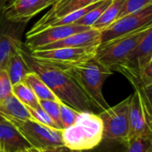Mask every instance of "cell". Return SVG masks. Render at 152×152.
<instances>
[{"mask_svg": "<svg viewBox=\"0 0 152 152\" xmlns=\"http://www.w3.org/2000/svg\"><path fill=\"white\" fill-rule=\"evenodd\" d=\"M59 108H60L61 122L63 129L72 126L76 122L80 111L73 109L72 107H70L61 102H59Z\"/></svg>", "mask_w": 152, "mask_h": 152, "instance_id": "obj_23", "label": "cell"}, {"mask_svg": "<svg viewBox=\"0 0 152 152\" xmlns=\"http://www.w3.org/2000/svg\"><path fill=\"white\" fill-rule=\"evenodd\" d=\"M91 28H88V27H85V26H81L77 24L48 27L43 30L38 31L37 33L26 37V42L23 45L28 51H33L40 46L59 41L70 35H73L78 32L86 31Z\"/></svg>", "mask_w": 152, "mask_h": 152, "instance_id": "obj_11", "label": "cell"}, {"mask_svg": "<svg viewBox=\"0 0 152 152\" xmlns=\"http://www.w3.org/2000/svg\"><path fill=\"white\" fill-rule=\"evenodd\" d=\"M27 152H49L48 151H44V150H40V149H36V148H31L29 149Z\"/></svg>", "mask_w": 152, "mask_h": 152, "instance_id": "obj_29", "label": "cell"}, {"mask_svg": "<svg viewBox=\"0 0 152 152\" xmlns=\"http://www.w3.org/2000/svg\"><path fill=\"white\" fill-rule=\"evenodd\" d=\"M124 4L125 0H111L110 4L103 11L100 18L93 25L92 28L101 31L114 23L119 18Z\"/></svg>", "mask_w": 152, "mask_h": 152, "instance_id": "obj_18", "label": "cell"}, {"mask_svg": "<svg viewBox=\"0 0 152 152\" xmlns=\"http://www.w3.org/2000/svg\"><path fill=\"white\" fill-rule=\"evenodd\" d=\"M20 53L31 72L36 73L61 102L80 112L94 111L95 106L69 73L34 59L24 45Z\"/></svg>", "mask_w": 152, "mask_h": 152, "instance_id": "obj_1", "label": "cell"}, {"mask_svg": "<svg viewBox=\"0 0 152 152\" xmlns=\"http://www.w3.org/2000/svg\"><path fill=\"white\" fill-rule=\"evenodd\" d=\"M150 26H152V4L117 20L114 23L101 30V44Z\"/></svg>", "mask_w": 152, "mask_h": 152, "instance_id": "obj_8", "label": "cell"}, {"mask_svg": "<svg viewBox=\"0 0 152 152\" xmlns=\"http://www.w3.org/2000/svg\"><path fill=\"white\" fill-rule=\"evenodd\" d=\"M110 2L111 0H102L94 8L90 10L87 13H86L82 18H80L74 24L92 28L93 25L96 22V20L100 18L103 11L106 9V7L110 4Z\"/></svg>", "mask_w": 152, "mask_h": 152, "instance_id": "obj_21", "label": "cell"}, {"mask_svg": "<svg viewBox=\"0 0 152 152\" xmlns=\"http://www.w3.org/2000/svg\"><path fill=\"white\" fill-rule=\"evenodd\" d=\"M0 152H1V151H0Z\"/></svg>", "mask_w": 152, "mask_h": 152, "instance_id": "obj_33", "label": "cell"}, {"mask_svg": "<svg viewBox=\"0 0 152 152\" xmlns=\"http://www.w3.org/2000/svg\"><path fill=\"white\" fill-rule=\"evenodd\" d=\"M126 152H152V139L137 138L126 144Z\"/></svg>", "mask_w": 152, "mask_h": 152, "instance_id": "obj_26", "label": "cell"}, {"mask_svg": "<svg viewBox=\"0 0 152 152\" xmlns=\"http://www.w3.org/2000/svg\"><path fill=\"white\" fill-rule=\"evenodd\" d=\"M64 70L74 78L96 108L102 111L110 108L102 94V86L105 80L112 75V71L94 59Z\"/></svg>", "mask_w": 152, "mask_h": 152, "instance_id": "obj_3", "label": "cell"}, {"mask_svg": "<svg viewBox=\"0 0 152 152\" xmlns=\"http://www.w3.org/2000/svg\"><path fill=\"white\" fill-rule=\"evenodd\" d=\"M23 82L29 86V88L33 91L38 100L60 101L36 73L30 72L29 74H28L25 77Z\"/></svg>", "mask_w": 152, "mask_h": 152, "instance_id": "obj_19", "label": "cell"}, {"mask_svg": "<svg viewBox=\"0 0 152 152\" xmlns=\"http://www.w3.org/2000/svg\"><path fill=\"white\" fill-rule=\"evenodd\" d=\"M33 148L17 127L0 116V151L27 152Z\"/></svg>", "mask_w": 152, "mask_h": 152, "instance_id": "obj_14", "label": "cell"}, {"mask_svg": "<svg viewBox=\"0 0 152 152\" xmlns=\"http://www.w3.org/2000/svg\"><path fill=\"white\" fill-rule=\"evenodd\" d=\"M97 47H64L51 50L28 51V53L34 59L41 62L65 69L94 60L96 55Z\"/></svg>", "mask_w": 152, "mask_h": 152, "instance_id": "obj_6", "label": "cell"}, {"mask_svg": "<svg viewBox=\"0 0 152 152\" xmlns=\"http://www.w3.org/2000/svg\"><path fill=\"white\" fill-rule=\"evenodd\" d=\"M130 99L131 96L98 114L103 125V140L128 143Z\"/></svg>", "mask_w": 152, "mask_h": 152, "instance_id": "obj_7", "label": "cell"}, {"mask_svg": "<svg viewBox=\"0 0 152 152\" xmlns=\"http://www.w3.org/2000/svg\"><path fill=\"white\" fill-rule=\"evenodd\" d=\"M100 0H55L47 11L27 32L26 37L31 36L45 28L51 22L73 12L85 8Z\"/></svg>", "mask_w": 152, "mask_h": 152, "instance_id": "obj_12", "label": "cell"}, {"mask_svg": "<svg viewBox=\"0 0 152 152\" xmlns=\"http://www.w3.org/2000/svg\"><path fill=\"white\" fill-rule=\"evenodd\" d=\"M63 145L72 151H92L103 140V125L98 114L80 112L76 122L61 130Z\"/></svg>", "mask_w": 152, "mask_h": 152, "instance_id": "obj_2", "label": "cell"}, {"mask_svg": "<svg viewBox=\"0 0 152 152\" xmlns=\"http://www.w3.org/2000/svg\"><path fill=\"white\" fill-rule=\"evenodd\" d=\"M55 0H12L4 9V17L12 22L27 23L31 18L50 7Z\"/></svg>", "mask_w": 152, "mask_h": 152, "instance_id": "obj_13", "label": "cell"}, {"mask_svg": "<svg viewBox=\"0 0 152 152\" xmlns=\"http://www.w3.org/2000/svg\"><path fill=\"white\" fill-rule=\"evenodd\" d=\"M25 23H17L8 20L0 10V69H4L12 53L21 46L22 33Z\"/></svg>", "mask_w": 152, "mask_h": 152, "instance_id": "obj_10", "label": "cell"}, {"mask_svg": "<svg viewBox=\"0 0 152 152\" xmlns=\"http://www.w3.org/2000/svg\"><path fill=\"white\" fill-rule=\"evenodd\" d=\"M152 107L134 90L130 99L128 142L137 138L152 139Z\"/></svg>", "mask_w": 152, "mask_h": 152, "instance_id": "obj_9", "label": "cell"}, {"mask_svg": "<svg viewBox=\"0 0 152 152\" xmlns=\"http://www.w3.org/2000/svg\"><path fill=\"white\" fill-rule=\"evenodd\" d=\"M28 112L29 113V115L31 116L32 119L40 123V124H43L48 127H51V128H54V129H59L57 127V126L55 125V123L52 120V118L46 114V112L41 108H37V109H35V108H31V107H28V106H25ZM60 130V129H59Z\"/></svg>", "mask_w": 152, "mask_h": 152, "instance_id": "obj_24", "label": "cell"}, {"mask_svg": "<svg viewBox=\"0 0 152 152\" xmlns=\"http://www.w3.org/2000/svg\"><path fill=\"white\" fill-rule=\"evenodd\" d=\"M12 85L4 69H0V99H3L12 94Z\"/></svg>", "mask_w": 152, "mask_h": 152, "instance_id": "obj_27", "label": "cell"}, {"mask_svg": "<svg viewBox=\"0 0 152 152\" xmlns=\"http://www.w3.org/2000/svg\"><path fill=\"white\" fill-rule=\"evenodd\" d=\"M12 122L33 148L50 151L64 146L61 130L48 127L33 119L5 118Z\"/></svg>", "mask_w": 152, "mask_h": 152, "instance_id": "obj_5", "label": "cell"}, {"mask_svg": "<svg viewBox=\"0 0 152 152\" xmlns=\"http://www.w3.org/2000/svg\"><path fill=\"white\" fill-rule=\"evenodd\" d=\"M10 1H12V0H5V2L7 3V2H10Z\"/></svg>", "mask_w": 152, "mask_h": 152, "instance_id": "obj_32", "label": "cell"}, {"mask_svg": "<svg viewBox=\"0 0 152 152\" xmlns=\"http://www.w3.org/2000/svg\"><path fill=\"white\" fill-rule=\"evenodd\" d=\"M49 152H82V151H72V150H69L68 148H66L65 146H62V147H60V148H56V149H53V150H50L48 151Z\"/></svg>", "mask_w": 152, "mask_h": 152, "instance_id": "obj_28", "label": "cell"}, {"mask_svg": "<svg viewBox=\"0 0 152 152\" xmlns=\"http://www.w3.org/2000/svg\"><path fill=\"white\" fill-rule=\"evenodd\" d=\"M151 28L152 26L145 27L134 33L100 44L97 47L94 60L110 71H115V69L126 60L128 55Z\"/></svg>", "mask_w": 152, "mask_h": 152, "instance_id": "obj_4", "label": "cell"}, {"mask_svg": "<svg viewBox=\"0 0 152 152\" xmlns=\"http://www.w3.org/2000/svg\"><path fill=\"white\" fill-rule=\"evenodd\" d=\"M6 5L5 0H0V10H4Z\"/></svg>", "mask_w": 152, "mask_h": 152, "instance_id": "obj_30", "label": "cell"}, {"mask_svg": "<svg viewBox=\"0 0 152 152\" xmlns=\"http://www.w3.org/2000/svg\"><path fill=\"white\" fill-rule=\"evenodd\" d=\"M101 44V33L99 30L91 28L86 31L70 35L59 41L40 46L33 51L51 50L64 47H92L99 46Z\"/></svg>", "mask_w": 152, "mask_h": 152, "instance_id": "obj_15", "label": "cell"}, {"mask_svg": "<svg viewBox=\"0 0 152 152\" xmlns=\"http://www.w3.org/2000/svg\"><path fill=\"white\" fill-rule=\"evenodd\" d=\"M151 4H152V0H125V4L118 19L136 12Z\"/></svg>", "mask_w": 152, "mask_h": 152, "instance_id": "obj_25", "label": "cell"}, {"mask_svg": "<svg viewBox=\"0 0 152 152\" xmlns=\"http://www.w3.org/2000/svg\"><path fill=\"white\" fill-rule=\"evenodd\" d=\"M22 45L18 47L12 53L4 69L6 71L12 86L23 82L25 77L31 72L21 55L20 49Z\"/></svg>", "mask_w": 152, "mask_h": 152, "instance_id": "obj_16", "label": "cell"}, {"mask_svg": "<svg viewBox=\"0 0 152 152\" xmlns=\"http://www.w3.org/2000/svg\"><path fill=\"white\" fill-rule=\"evenodd\" d=\"M12 94L24 106L35 108V109L40 107L39 100L35 95L33 91L29 88V86L26 85L24 82L13 85L12 88Z\"/></svg>", "mask_w": 152, "mask_h": 152, "instance_id": "obj_20", "label": "cell"}, {"mask_svg": "<svg viewBox=\"0 0 152 152\" xmlns=\"http://www.w3.org/2000/svg\"><path fill=\"white\" fill-rule=\"evenodd\" d=\"M82 152H93V151H82Z\"/></svg>", "mask_w": 152, "mask_h": 152, "instance_id": "obj_31", "label": "cell"}, {"mask_svg": "<svg viewBox=\"0 0 152 152\" xmlns=\"http://www.w3.org/2000/svg\"><path fill=\"white\" fill-rule=\"evenodd\" d=\"M61 101H52V100H39L40 107L46 112V114L52 118L60 130H62V125L60 118V108L59 102Z\"/></svg>", "mask_w": 152, "mask_h": 152, "instance_id": "obj_22", "label": "cell"}, {"mask_svg": "<svg viewBox=\"0 0 152 152\" xmlns=\"http://www.w3.org/2000/svg\"><path fill=\"white\" fill-rule=\"evenodd\" d=\"M0 116L20 120L32 119L26 107L12 94L0 99Z\"/></svg>", "mask_w": 152, "mask_h": 152, "instance_id": "obj_17", "label": "cell"}]
</instances>
